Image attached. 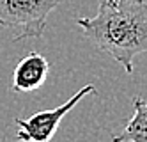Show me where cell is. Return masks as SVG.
<instances>
[{"mask_svg":"<svg viewBox=\"0 0 147 142\" xmlns=\"http://www.w3.org/2000/svg\"><path fill=\"white\" fill-rule=\"evenodd\" d=\"M76 25L99 52L131 75L135 57L147 52V0H99L98 14Z\"/></svg>","mask_w":147,"mask_h":142,"instance_id":"1","label":"cell"},{"mask_svg":"<svg viewBox=\"0 0 147 142\" xmlns=\"http://www.w3.org/2000/svg\"><path fill=\"white\" fill-rule=\"evenodd\" d=\"M62 0H0V27L14 32L13 41L41 37L46 20Z\"/></svg>","mask_w":147,"mask_h":142,"instance_id":"2","label":"cell"},{"mask_svg":"<svg viewBox=\"0 0 147 142\" xmlns=\"http://www.w3.org/2000/svg\"><path fill=\"white\" fill-rule=\"evenodd\" d=\"M87 94H96V87L92 84L83 85L78 92H75L69 100L51 110H41L36 112L32 117L28 119H20L16 117L14 123L18 126L16 139L18 142H50L57 133L60 121L64 119V116L71 110L75 105H78Z\"/></svg>","mask_w":147,"mask_h":142,"instance_id":"3","label":"cell"},{"mask_svg":"<svg viewBox=\"0 0 147 142\" xmlns=\"http://www.w3.org/2000/svg\"><path fill=\"white\" fill-rule=\"evenodd\" d=\"M50 62L37 52H30L16 64L13 71V91L32 92L37 91L48 78Z\"/></svg>","mask_w":147,"mask_h":142,"instance_id":"4","label":"cell"},{"mask_svg":"<svg viewBox=\"0 0 147 142\" xmlns=\"http://www.w3.org/2000/svg\"><path fill=\"white\" fill-rule=\"evenodd\" d=\"M133 107V117L119 135L112 137V142H147V101L142 96H135Z\"/></svg>","mask_w":147,"mask_h":142,"instance_id":"5","label":"cell"}]
</instances>
